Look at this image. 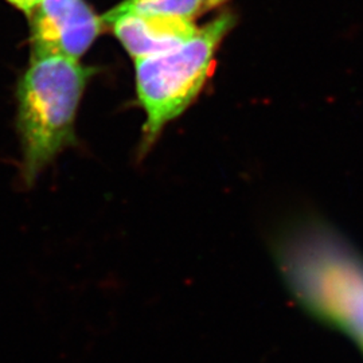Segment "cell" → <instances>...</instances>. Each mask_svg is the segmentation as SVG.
<instances>
[{
    "mask_svg": "<svg viewBox=\"0 0 363 363\" xmlns=\"http://www.w3.org/2000/svg\"><path fill=\"white\" fill-rule=\"evenodd\" d=\"M273 259L291 296L363 355V255L325 220H291L273 238Z\"/></svg>",
    "mask_w": 363,
    "mask_h": 363,
    "instance_id": "obj_1",
    "label": "cell"
},
{
    "mask_svg": "<svg viewBox=\"0 0 363 363\" xmlns=\"http://www.w3.org/2000/svg\"><path fill=\"white\" fill-rule=\"evenodd\" d=\"M96 69L78 60L37 55L16 89L21 182L31 189L58 156L78 144V109Z\"/></svg>",
    "mask_w": 363,
    "mask_h": 363,
    "instance_id": "obj_2",
    "label": "cell"
},
{
    "mask_svg": "<svg viewBox=\"0 0 363 363\" xmlns=\"http://www.w3.org/2000/svg\"><path fill=\"white\" fill-rule=\"evenodd\" d=\"M234 23L233 13H220L179 48L135 60L136 93L145 113L139 159L152 150L167 124L194 103Z\"/></svg>",
    "mask_w": 363,
    "mask_h": 363,
    "instance_id": "obj_3",
    "label": "cell"
},
{
    "mask_svg": "<svg viewBox=\"0 0 363 363\" xmlns=\"http://www.w3.org/2000/svg\"><path fill=\"white\" fill-rule=\"evenodd\" d=\"M33 55L79 60L104 30L86 0H42L30 15Z\"/></svg>",
    "mask_w": 363,
    "mask_h": 363,
    "instance_id": "obj_4",
    "label": "cell"
},
{
    "mask_svg": "<svg viewBox=\"0 0 363 363\" xmlns=\"http://www.w3.org/2000/svg\"><path fill=\"white\" fill-rule=\"evenodd\" d=\"M103 21L135 60L177 49L198 33L193 21L118 7L105 13Z\"/></svg>",
    "mask_w": 363,
    "mask_h": 363,
    "instance_id": "obj_5",
    "label": "cell"
},
{
    "mask_svg": "<svg viewBox=\"0 0 363 363\" xmlns=\"http://www.w3.org/2000/svg\"><path fill=\"white\" fill-rule=\"evenodd\" d=\"M226 0H124L117 7L138 13L177 16L193 21L201 13L218 7Z\"/></svg>",
    "mask_w": 363,
    "mask_h": 363,
    "instance_id": "obj_6",
    "label": "cell"
},
{
    "mask_svg": "<svg viewBox=\"0 0 363 363\" xmlns=\"http://www.w3.org/2000/svg\"><path fill=\"white\" fill-rule=\"evenodd\" d=\"M7 3H10L15 9H18L19 11L26 13V15H31L33 11L38 7L42 0H6Z\"/></svg>",
    "mask_w": 363,
    "mask_h": 363,
    "instance_id": "obj_7",
    "label": "cell"
}]
</instances>
